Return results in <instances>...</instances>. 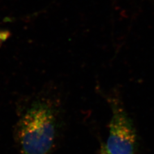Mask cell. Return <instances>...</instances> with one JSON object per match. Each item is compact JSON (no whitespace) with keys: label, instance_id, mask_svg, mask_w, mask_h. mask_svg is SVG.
I'll return each instance as SVG.
<instances>
[{"label":"cell","instance_id":"1","mask_svg":"<svg viewBox=\"0 0 154 154\" xmlns=\"http://www.w3.org/2000/svg\"><path fill=\"white\" fill-rule=\"evenodd\" d=\"M57 113L51 103L33 102L21 116L16 128L21 154H50L56 138Z\"/></svg>","mask_w":154,"mask_h":154},{"label":"cell","instance_id":"2","mask_svg":"<svg viewBox=\"0 0 154 154\" xmlns=\"http://www.w3.org/2000/svg\"><path fill=\"white\" fill-rule=\"evenodd\" d=\"M110 103L112 116L105 150L109 154H135L137 137L131 119L118 100Z\"/></svg>","mask_w":154,"mask_h":154},{"label":"cell","instance_id":"4","mask_svg":"<svg viewBox=\"0 0 154 154\" xmlns=\"http://www.w3.org/2000/svg\"><path fill=\"white\" fill-rule=\"evenodd\" d=\"M100 154H109V153H107V152L106 151L105 148V146H104L103 144L102 145V147H101L100 153Z\"/></svg>","mask_w":154,"mask_h":154},{"label":"cell","instance_id":"3","mask_svg":"<svg viewBox=\"0 0 154 154\" xmlns=\"http://www.w3.org/2000/svg\"><path fill=\"white\" fill-rule=\"evenodd\" d=\"M10 36V32L5 30L0 31V46Z\"/></svg>","mask_w":154,"mask_h":154}]
</instances>
